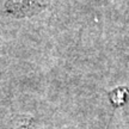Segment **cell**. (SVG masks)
I'll return each mask as SVG.
<instances>
[{
	"mask_svg": "<svg viewBox=\"0 0 129 129\" xmlns=\"http://www.w3.org/2000/svg\"><path fill=\"white\" fill-rule=\"evenodd\" d=\"M12 3H13L12 10H14L16 12L20 11L22 13H25L26 11H32L37 5V1L35 0H12Z\"/></svg>",
	"mask_w": 129,
	"mask_h": 129,
	"instance_id": "cell-1",
	"label": "cell"
},
{
	"mask_svg": "<svg viewBox=\"0 0 129 129\" xmlns=\"http://www.w3.org/2000/svg\"><path fill=\"white\" fill-rule=\"evenodd\" d=\"M112 94H116L117 97H111V102L114 103V104H117V105H121V104H123V102H124L125 97H127V88L124 87H121V88H116L112 91Z\"/></svg>",
	"mask_w": 129,
	"mask_h": 129,
	"instance_id": "cell-2",
	"label": "cell"
}]
</instances>
